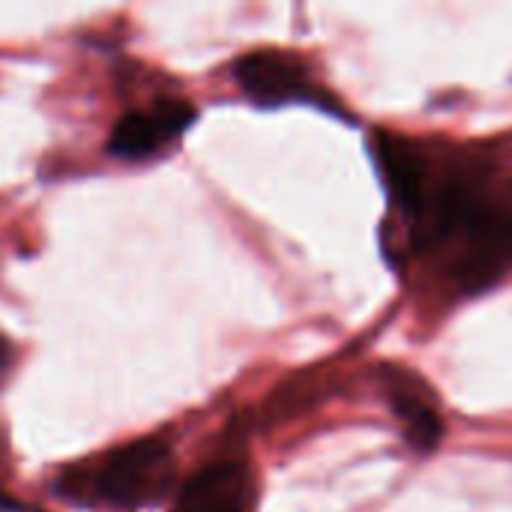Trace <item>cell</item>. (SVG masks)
Listing matches in <instances>:
<instances>
[{
  "instance_id": "2",
  "label": "cell",
  "mask_w": 512,
  "mask_h": 512,
  "mask_svg": "<svg viewBox=\"0 0 512 512\" xmlns=\"http://www.w3.org/2000/svg\"><path fill=\"white\" fill-rule=\"evenodd\" d=\"M195 120V108L186 99H156L147 108H135L123 114L111 135H108V153L141 162L156 153H162L171 141H177Z\"/></svg>"
},
{
  "instance_id": "6",
  "label": "cell",
  "mask_w": 512,
  "mask_h": 512,
  "mask_svg": "<svg viewBox=\"0 0 512 512\" xmlns=\"http://www.w3.org/2000/svg\"><path fill=\"white\" fill-rule=\"evenodd\" d=\"M12 345H9V339L0 333V384H3V378L9 375V369H12Z\"/></svg>"
},
{
  "instance_id": "1",
  "label": "cell",
  "mask_w": 512,
  "mask_h": 512,
  "mask_svg": "<svg viewBox=\"0 0 512 512\" xmlns=\"http://www.w3.org/2000/svg\"><path fill=\"white\" fill-rule=\"evenodd\" d=\"M174 483V453L162 438H138L63 471L57 489L84 504L135 512L156 507Z\"/></svg>"
},
{
  "instance_id": "5",
  "label": "cell",
  "mask_w": 512,
  "mask_h": 512,
  "mask_svg": "<svg viewBox=\"0 0 512 512\" xmlns=\"http://www.w3.org/2000/svg\"><path fill=\"white\" fill-rule=\"evenodd\" d=\"M387 396H390L396 417L402 420L408 444L420 453L435 450L444 438V420L438 414V402L432 390L426 387V381L405 369H390Z\"/></svg>"
},
{
  "instance_id": "4",
  "label": "cell",
  "mask_w": 512,
  "mask_h": 512,
  "mask_svg": "<svg viewBox=\"0 0 512 512\" xmlns=\"http://www.w3.org/2000/svg\"><path fill=\"white\" fill-rule=\"evenodd\" d=\"M174 512H255V483L240 462H213L180 492Z\"/></svg>"
},
{
  "instance_id": "3",
  "label": "cell",
  "mask_w": 512,
  "mask_h": 512,
  "mask_svg": "<svg viewBox=\"0 0 512 512\" xmlns=\"http://www.w3.org/2000/svg\"><path fill=\"white\" fill-rule=\"evenodd\" d=\"M234 78L252 102L267 108L303 102L315 93L306 63L297 54L279 48H261L240 57L234 66Z\"/></svg>"
}]
</instances>
